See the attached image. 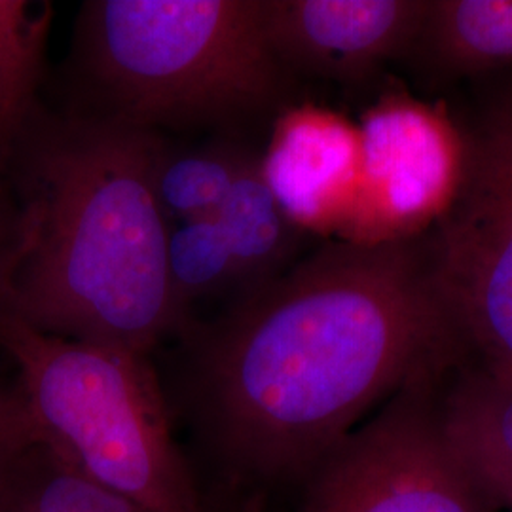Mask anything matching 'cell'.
Returning <instances> with one entry per match:
<instances>
[{"label":"cell","mask_w":512,"mask_h":512,"mask_svg":"<svg viewBox=\"0 0 512 512\" xmlns=\"http://www.w3.org/2000/svg\"><path fill=\"white\" fill-rule=\"evenodd\" d=\"M74 109L167 137L249 141L285 109L287 73L264 29V0H90L73 38Z\"/></svg>","instance_id":"3"},{"label":"cell","mask_w":512,"mask_h":512,"mask_svg":"<svg viewBox=\"0 0 512 512\" xmlns=\"http://www.w3.org/2000/svg\"><path fill=\"white\" fill-rule=\"evenodd\" d=\"M431 0H264V29L291 74L363 84L414 55Z\"/></svg>","instance_id":"8"},{"label":"cell","mask_w":512,"mask_h":512,"mask_svg":"<svg viewBox=\"0 0 512 512\" xmlns=\"http://www.w3.org/2000/svg\"><path fill=\"white\" fill-rule=\"evenodd\" d=\"M260 154L249 141L209 137L198 145H179L160 137L152 184L167 226L217 215L241 173Z\"/></svg>","instance_id":"12"},{"label":"cell","mask_w":512,"mask_h":512,"mask_svg":"<svg viewBox=\"0 0 512 512\" xmlns=\"http://www.w3.org/2000/svg\"><path fill=\"white\" fill-rule=\"evenodd\" d=\"M165 268L181 334L194 323L198 306L220 298L228 308L241 298L236 262L217 215L169 228Z\"/></svg>","instance_id":"15"},{"label":"cell","mask_w":512,"mask_h":512,"mask_svg":"<svg viewBox=\"0 0 512 512\" xmlns=\"http://www.w3.org/2000/svg\"><path fill=\"white\" fill-rule=\"evenodd\" d=\"M444 378L404 387L353 429L300 486L293 512L501 511L446 437Z\"/></svg>","instance_id":"6"},{"label":"cell","mask_w":512,"mask_h":512,"mask_svg":"<svg viewBox=\"0 0 512 512\" xmlns=\"http://www.w3.org/2000/svg\"><path fill=\"white\" fill-rule=\"evenodd\" d=\"M179 340L177 410L209 476V512H268L372 408L469 361L427 234L330 239Z\"/></svg>","instance_id":"1"},{"label":"cell","mask_w":512,"mask_h":512,"mask_svg":"<svg viewBox=\"0 0 512 512\" xmlns=\"http://www.w3.org/2000/svg\"><path fill=\"white\" fill-rule=\"evenodd\" d=\"M414 55L446 78L512 65V0H431Z\"/></svg>","instance_id":"13"},{"label":"cell","mask_w":512,"mask_h":512,"mask_svg":"<svg viewBox=\"0 0 512 512\" xmlns=\"http://www.w3.org/2000/svg\"><path fill=\"white\" fill-rule=\"evenodd\" d=\"M21 217L12 188L0 175V310L6 302L10 277L18 260Z\"/></svg>","instance_id":"17"},{"label":"cell","mask_w":512,"mask_h":512,"mask_svg":"<svg viewBox=\"0 0 512 512\" xmlns=\"http://www.w3.org/2000/svg\"><path fill=\"white\" fill-rule=\"evenodd\" d=\"M0 349L42 440L145 512H209L150 357L67 340L0 311Z\"/></svg>","instance_id":"4"},{"label":"cell","mask_w":512,"mask_h":512,"mask_svg":"<svg viewBox=\"0 0 512 512\" xmlns=\"http://www.w3.org/2000/svg\"><path fill=\"white\" fill-rule=\"evenodd\" d=\"M488 492L492 494L501 511L507 509V511L512 512V473L490 482Z\"/></svg>","instance_id":"18"},{"label":"cell","mask_w":512,"mask_h":512,"mask_svg":"<svg viewBox=\"0 0 512 512\" xmlns=\"http://www.w3.org/2000/svg\"><path fill=\"white\" fill-rule=\"evenodd\" d=\"M359 128L363 190L340 241L376 247L429 234L458 198L467 164L463 126L442 103L391 88L365 110Z\"/></svg>","instance_id":"7"},{"label":"cell","mask_w":512,"mask_h":512,"mask_svg":"<svg viewBox=\"0 0 512 512\" xmlns=\"http://www.w3.org/2000/svg\"><path fill=\"white\" fill-rule=\"evenodd\" d=\"M463 131L465 173L427 234L431 266L469 363L512 378V80Z\"/></svg>","instance_id":"5"},{"label":"cell","mask_w":512,"mask_h":512,"mask_svg":"<svg viewBox=\"0 0 512 512\" xmlns=\"http://www.w3.org/2000/svg\"><path fill=\"white\" fill-rule=\"evenodd\" d=\"M260 158L262 154L241 173L217 211L236 262L241 298L285 274L306 255L304 249L313 239L298 230L275 202L264 183Z\"/></svg>","instance_id":"11"},{"label":"cell","mask_w":512,"mask_h":512,"mask_svg":"<svg viewBox=\"0 0 512 512\" xmlns=\"http://www.w3.org/2000/svg\"><path fill=\"white\" fill-rule=\"evenodd\" d=\"M37 440L42 435L19 385H0V463Z\"/></svg>","instance_id":"16"},{"label":"cell","mask_w":512,"mask_h":512,"mask_svg":"<svg viewBox=\"0 0 512 512\" xmlns=\"http://www.w3.org/2000/svg\"><path fill=\"white\" fill-rule=\"evenodd\" d=\"M260 169L298 230L340 241L361 200L363 133L336 110L315 103L287 105L272 120Z\"/></svg>","instance_id":"9"},{"label":"cell","mask_w":512,"mask_h":512,"mask_svg":"<svg viewBox=\"0 0 512 512\" xmlns=\"http://www.w3.org/2000/svg\"><path fill=\"white\" fill-rule=\"evenodd\" d=\"M0 512H145L78 473L44 440L0 463Z\"/></svg>","instance_id":"14"},{"label":"cell","mask_w":512,"mask_h":512,"mask_svg":"<svg viewBox=\"0 0 512 512\" xmlns=\"http://www.w3.org/2000/svg\"><path fill=\"white\" fill-rule=\"evenodd\" d=\"M162 135L35 99L2 156L21 217L4 313L29 327L147 355L181 334L152 167Z\"/></svg>","instance_id":"2"},{"label":"cell","mask_w":512,"mask_h":512,"mask_svg":"<svg viewBox=\"0 0 512 512\" xmlns=\"http://www.w3.org/2000/svg\"><path fill=\"white\" fill-rule=\"evenodd\" d=\"M439 408L446 437L486 490L512 473V378L467 361L440 382Z\"/></svg>","instance_id":"10"}]
</instances>
